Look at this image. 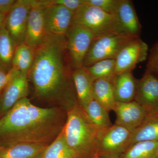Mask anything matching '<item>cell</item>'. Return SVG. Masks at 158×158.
<instances>
[{
  "label": "cell",
  "mask_w": 158,
  "mask_h": 158,
  "mask_svg": "<svg viewBox=\"0 0 158 158\" xmlns=\"http://www.w3.org/2000/svg\"><path fill=\"white\" fill-rule=\"evenodd\" d=\"M65 36L46 34L35 49L28 76L39 98L59 103L67 111L77 104Z\"/></svg>",
  "instance_id": "6da1fadb"
},
{
  "label": "cell",
  "mask_w": 158,
  "mask_h": 158,
  "mask_svg": "<svg viewBox=\"0 0 158 158\" xmlns=\"http://www.w3.org/2000/svg\"><path fill=\"white\" fill-rule=\"evenodd\" d=\"M66 118L64 108L40 107L25 98L0 118V144H49L62 131Z\"/></svg>",
  "instance_id": "7a4b0ae2"
},
{
  "label": "cell",
  "mask_w": 158,
  "mask_h": 158,
  "mask_svg": "<svg viewBox=\"0 0 158 158\" xmlns=\"http://www.w3.org/2000/svg\"><path fill=\"white\" fill-rule=\"evenodd\" d=\"M66 111L67 118L62 131L68 146L77 158H98L96 143L100 130L78 105Z\"/></svg>",
  "instance_id": "3957f363"
},
{
  "label": "cell",
  "mask_w": 158,
  "mask_h": 158,
  "mask_svg": "<svg viewBox=\"0 0 158 158\" xmlns=\"http://www.w3.org/2000/svg\"><path fill=\"white\" fill-rule=\"evenodd\" d=\"M84 28L96 36L111 33H123L115 15L85 2L73 15L72 24Z\"/></svg>",
  "instance_id": "277c9868"
},
{
  "label": "cell",
  "mask_w": 158,
  "mask_h": 158,
  "mask_svg": "<svg viewBox=\"0 0 158 158\" xmlns=\"http://www.w3.org/2000/svg\"><path fill=\"white\" fill-rule=\"evenodd\" d=\"M132 133L116 124L99 131L96 143L98 158H118L131 146Z\"/></svg>",
  "instance_id": "5b68a950"
},
{
  "label": "cell",
  "mask_w": 158,
  "mask_h": 158,
  "mask_svg": "<svg viewBox=\"0 0 158 158\" xmlns=\"http://www.w3.org/2000/svg\"><path fill=\"white\" fill-rule=\"evenodd\" d=\"M136 38L138 37L119 33L97 36L91 43L83 67H88L104 59H116L122 49Z\"/></svg>",
  "instance_id": "8992f818"
},
{
  "label": "cell",
  "mask_w": 158,
  "mask_h": 158,
  "mask_svg": "<svg viewBox=\"0 0 158 158\" xmlns=\"http://www.w3.org/2000/svg\"><path fill=\"white\" fill-rule=\"evenodd\" d=\"M65 37L72 68L73 70L82 68L91 43L97 36L84 28L72 25Z\"/></svg>",
  "instance_id": "52a82bcc"
},
{
  "label": "cell",
  "mask_w": 158,
  "mask_h": 158,
  "mask_svg": "<svg viewBox=\"0 0 158 158\" xmlns=\"http://www.w3.org/2000/svg\"><path fill=\"white\" fill-rule=\"evenodd\" d=\"M32 0H18L6 16L5 26L16 47L25 42Z\"/></svg>",
  "instance_id": "ba28073f"
},
{
  "label": "cell",
  "mask_w": 158,
  "mask_h": 158,
  "mask_svg": "<svg viewBox=\"0 0 158 158\" xmlns=\"http://www.w3.org/2000/svg\"><path fill=\"white\" fill-rule=\"evenodd\" d=\"M134 101L145 109L148 115L158 114V75L146 69L144 76L137 80Z\"/></svg>",
  "instance_id": "9c48e42d"
},
{
  "label": "cell",
  "mask_w": 158,
  "mask_h": 158,
  "mask_svg": "<svg viewBox=\"0 0 158 158\" xmlns=\"http://www.w3.org/2000/svg\"><path fill=\"white\" fill-rule=\"evenodd\" d=\"M148 52V45L140 37L130 41L122 49L115 59L116 75L132 71L138 64L146 60Z\"/></svg>",
  "instance_id": "30bf717a"
},
{
  "label": "cell",
  "mask_w": 158,
  "mask_h": 158,
  "mask_svg": "<svg viewBox=\"0 0 158 158\" xmlns=\"http://www.w3.org/2000/svg\"><path fill=\"white\" fill-rule=\"evenodd\" d=\"M13 69V73L2 97H0V116L6 114L18 102L28 94V73Z\"/></svg>",
  "instance_id": "8fae6325"
},
{
  "label": "cell",
  "mask_w": 158,
  "mask_h": 158,
  "mask_svg": "<svg viewBox=\"0 0 158 158\" xmlns=\"http://www.w3.org/2000/svg\"><path fill=\"white\" fill-rule=\"evenodd\" d=\"M74 13L64 6L50 1L44 11L46 34L65 36L72 24Z\"/></svg>",
  "instance_id": "7c38bea8"
},
{
  "label": "cell",
  "mask_w": 158,
  "mask_h": 158,
  "mask_svg": "<svg viewBox=\"0 0 158 158\" xmlns=\"http://www.w3.org/2000/svg\"><path fill=\"white\" fill-rule=\"evenodd\" d=\"M50 1L32 0L29 12L25 43L35 49L45 36L44 11Z\"/></svg>",
  "instance_id": "4fadbf2b"
},
{
  "label": "cell",
  "mask_w": 158,
  "mask_h": 158,
  "mask_svg": "<svg viewBox=\"0 0 158 158\" xmlns=\"http://www.w3.org/2000/svg\"><path fill=\"white\" fill-rule=\"evenodd\" d=\"M113 111L116 115L115 124L132 131L139 127L148 115L145 109L135 101L116 102Z\"/></svg>",
  "instance_id": "5bb4252c"
},
{
  "label": "cell",
  "mask_w": 158,
  "mask_h": 158,
  "mask_svg": "<svg viewBox=\"0 0 158 158\" xmlns=\"http://www.w3.org/2000/svg\"><path fill=\"white\" fill-rule=\"evenodd\" d=\"M115 15L123 34L140 37L141 25L131 1L120 0Z\"/></svg>",
  "instance_id": "9a60e30c"
},
{
  "label": "cell",
  "mask_w": 158,
  "mask_h": 158,
  "mask_svg": "<svg viewBox=\"0 0 158 158\" xmlns=\"http://www.w3.org/2000/svg\"><path fill=\"white\" fill-rule=\"evenodd\" d=\"M137 80L132 71L116 74L113 79L114 95L116 102H128L133 101L135 97Z\"/></svg>",
  "instance_id": "2e32d148"
},
{
  "label": "cell",
  "mask_w": 158,
  "mask_h": 158,
  "mask_svg": "<svg viewBox=\"0 0 158 158\" xmlns=\"http://www.w3.org/2000/svg\"><path fill=\"white\" fill-rule=\"evenodd\" d=\"M72 78L77 104L83 107L93 99L94 81L84 67L73 71Z\"/></svg>",
  "instance_id": "e0dca14e"
},
{
  "label": "cell",
  "mask_w": 158,
  "mask_h": 158,
  "mask_svg": "<svg viewBox=\"0 0 158 158\" xmlns=\"http://www.w3.org/2000/svg\"><path fill=\"white\" fill-rule=\"evenodd\" d=\"M113 79H98L94 81L93 84L94 99L109 112L113 111L116 102L113 88Z\"/></svg>",
  "instance_id": "ac0fdd59"
},
{
  "label": "cell",
  "mask_w": 158,
  "mask_h": 158,
  "mask_svg": "<svg viewBox=\"0 0 158 158\" xmlns=\"http://www.w3.org/2000/svg\"><path fill=\"white\" fill-rule=\"evenodd\" d=\"M49 144H18L4 147L0 158H41Z\"/></svg>",
  "instance_id": "d6986e66"
},
{
  "label": "cell",
  "mask_w": 158,
  "mask_h": 158,
  "mask_svg": "<svg viewBox=\"0 0 158 158\" xmlns=\"http://www.w3.org/2000/svg\"><path fill=\"white\" fill-rule=\"evenodd\" d=\"M158 141V114L148 115L142 124L133 131L131 145L141 141Z\"/></svg>",
  "instance_id": "ffe728a7"
},
{
  "label": "cell",
  "mask_w": 158,
  "mask_h": 158,
  "mask_svg": "<svg viewBox=\"0 0 158 158\" xmlns=\"http://www.w3.org/2000/svg\"><path fill=\"white\" fill-rule=\"evenodd\" d=\"M16 47L5 23L0 29V68L7 71L11 69Z\"/></svg>",
  "instance_id": "44dd1931"
},
{
  "label": "cell",
  "mask_w": 158,
  "mask_h": 158,
  "mask_svg": "<svg viewBox=\"0 0 158 158\" xmlns=\"http://www.w3.org/2000/svg\"><path fill=\"white\" fill-rule=\"evenodd\" d=\"M158 141H141L134 143L118 158H157Z\"/></svg>",
  "instance_id": "7402d4cb"
},
{
  "label": "cell",
  "mask_w": 158,
  "mask_h": 158,
  "mask_svg": "<svg viewBox=\"0 0 158 158\" xmlns=\"http://www.w3.org/2000/svg\"><path fill=\"white\" fill-rule=\"evenodd\" d=\"M35 49L24 43L15 48L12 61V68L24 73H28L34 58Z\"/></svg>",
  "instance_id": "603a6c76"
},
{
  "label": "cell",
  "mask_w": 158,
  "mask_h": 158,
  "mask_svg": "<svg viewBox=\"0 0 158 158\" xmlns=\"http://www.w3.org/2000/svg\"><path fill=\"white\" fill-rule=\"evenodd\" d=\"M82 108L92 123L100 131L113 125L109 116V112L94 99Z\"/></svg>",
  "instance_id": "cb8c5ba5"
},
{
  "label": "cell",
  "mask_w": 158,
  "mask_h": 158,
  "mask_svg": "<svg viewBox=\"0 0 158 158\" xmlns=\"http://www.w3.org/2000/svg\"><path fill=\"white\" fill-rule=\"evenodd\" d=\"M41 158H77L66 143L62 130L57 138L47 146Z\"/></svg>",
  "instance_id": "d4e9b609"
},
{
  "label": "cell",
  "mask_w": 158,
  "mask_h": 158,
  "mask_svg": "<svg viewBox=\"0 0 158 158\" xmlns=\"http://www.w3.org/2000/svg\"><path fill=\"white\" fill-rule=\"evenodd\" d=\"M85 68L94 81L98 79H112L116 76L115 59L100 60Z\"/></svg>",
  "instance_id": "484cf974"
},
{
  "label": "cell",
  "mask_w": 158,
  "mask_h": 158,
  "mask_svg": "<svg viewBox=\"0 0 158 158\" xmlns=\"http://www.w3.org/2000/svg\"><path fill=\"white\" fill-rule=\"evenodd\" d=\"M88 5L97 7L103 11L115 15L120 0H85Z\"/></svg>",
  "instance_id": "4316f807"
},
{
  "label": "cell",
  "mask_w": 158,
  "mask_h": 158,
  "mask_svg": "<svg viewBox=\"0 0 158 158\" xmlns=\"http://www.w3.org/2000/svg\"><path fill=\"white\" fill-rule=\"evenodd\" d=\"M146 69L158 75V41L150 52Z\"/></svg>",
  "instance_id": "83f0119b"
},
{
  "label": "cell",
  "mask_w": 158,
  "mask_h": 158,
  "mask_svg": "<svg viewBox=\"0 0 158 158\" xmlns=\"http://www.w3.org/2000/svg\"><path fill=\"white\" fill-rule=\"evenodd\" d=\"M52 2L61 5L74 13L83 5L85 0H54Z\"/></svg>",
  "instance_id": "f1b7e54d"
},
{
  "label": "cell",
  "mask_w": 158,
  "mask_h": 158,
  "mask_svg": "<svg viewBox=\"0 0 158 158\" xmlns=\"http://www.w3.org/2000/svg\"><path fill=\"white\" fill-rule=\"evenodd\" d=\"M12 68L9 71H7L0 68V91L6 87L12 76Z\"/></svg>",
  "instance_id": "f546056e"
},
{
  "label": "cell",
  "mask_w": 158,
  "mask_h": 158,
  "mask_svg": "<svg viewBox=\"0 0 158 158\" xmlns=\"http://www.w3.org/2000/svg\"><path fill=\"white\" fill-rule=\"evenodd\" d=\"M15 0H0V13L7 15L14 6Z\"/></svg>",
  "instance_id": "4dcf8cb0"
},
{
  "label": "cell",
  "mask_w": 158,
  "mask_h": 158,
  "mask_svg": "<svg viewBox=\"0 0 158 158\" xmlns=\"http://www.w3.org/2000/svg\"><path fill=\"white\" fill-rule=\"evenodd\" d=\"M6 15L0 13V29L5 23L6 21Z\"/></svg>",
  "instance_id": "1f68e13d"
},
{
  "label": "cell",
  "mask_w": 158,
  "mask_h": 158,
  "mask_svg": "<svg viewBox=\"0 0 158 158\" xmlns=\"http://www.w3.org/2000/svg\"><path fill=\"white\" fill-rule=\"evenodd\" d=\"M4 147H3V146H2L1 144H0V151L1 150H2L3 149V148H4Z\"/></svg>",
  "instance_id": "d6a6232c"
},
{
  "label": "cell",
  "mask_w": 158,
  "mask_h": 158,
  "mask_svg": "<svg viewBox=\"0 0 158 158\" xmlns=\"http://www.w3.org/2000/svg\"><path fill=\"white\" fill-rule=\"evenodd\" d=\"M157 158H158V157Z\"/></svg>",
  "instance_id": "836d02e7"
}]
</instances>
